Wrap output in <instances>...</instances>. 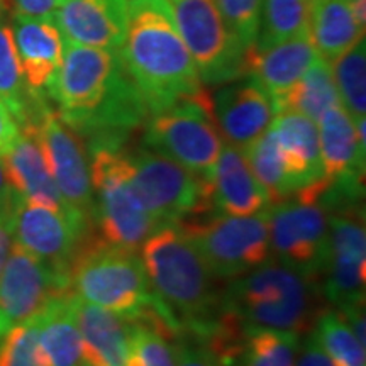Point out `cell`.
Masks as SVG:
<instances>
[{"label":"cell","instance_id":"obj_37","mask_svg":"<svg viewBox=\"0 0 366 366\" xmlns=\"http://www.w3.org/2000/svg\"><path fill=\"white\" fill-rule=\"evenodd\" d=\"M177 341V366H221L212 351L204 342L189 336H178Z\"/></svg>","mask_w":366,"mask_h":366},{"label":"cell","instance_id":"obj_28","mask_svg":"<svg viewBox=\"0 0 366 366\" xmlns=\"http://www.w3.org/2000/svg\"><path fill=\"white\" fill-rule=\"evenodd\" d=\"M126 366H177V341L157 307L132 319Z\"/></svg>","mask_w":366,"mask_h":366},{"label":"cell","instance_id":"obj_9","mask_svg":"<svg viewBox=\"0 0 366 366\" xmlns=\"http://www.w3.org/2000/svg\"><path fill=\"white\" fill-rule=\"evenodd\" d=\"M327 180L268 207L269 258L320 278L329 254V212L320 194Z\"/></svg>","mask_w":366,"mask_h":366},{"label":"cell","instance_id":"obj_10","mask_svg":"<svg viewBox=\"0 0 366 366\" xmlns=\"http://www.w3.org/2000/svg\"><path fill=\"white\" fill-rule=\"evenodd\" d=\"M204 85L246 75V48L231 33L216 0H167Z\"/></svg>","mask_w":366,"mask_h":366},{"label":"cell","instance_id":"obj_4","mask_svg":"<svg viewBox=\"0 0 366 366\" xmlns=\"http://www.w3.org/2000/svg\"><path fill=\"white\" fill-rule=\"evenodd\" d=\"M219 312L248 329L304 332L315 322L319 278L274 259L241 274L221 294Z\"/></svg>","mask_w":366,"mask_h":366},{"label":"cell","instance_id":"obj_24","mask_svg":"<svg viewBox=\"0 0 366 366\" xmlns=\"http://www.w3.org/2000/svg\"><path fill=\"white\" fill-rule=\"evenodd\" d=\"M269 131L277 139L297 190L300 192L326 180L320 158L319 129L312 119L294 111H280L274 114Z\"/></svg>","mask_w":366,"mask_h":366},{"label":"cell","instance_id":"obj_23","mask_svg":"<svg viewBox=\"0 0 366 366\" xmlns=\"http://www.w3.org/2000/svg\"><path fill=\"white\" fill-rule=\"evenodd\" d=\"M76 324H79L84 365L126 366L132 319L99 305L73 297Z\"/></svg>","mask_w":366,"mask_h":366},{"label":"cell","instance_id":"obj_11","mask_svg":"<svg viewBox=\"0 0 366 366\" xmlns=\"http://www.w3.org/2000/svg\"><path fill=\"white\" fill-rule=\"evenodd\" d=\"M127 157L137 195L162 227L180 222L192 214L212 210L204 183L172 158L146 146L127 151Z\"/></svg>","mask_w":366,"mask_h":366},{"label":"cell","instance_id":"obj_30","mask_svg":"<svg viewBox=\"0 0 366 366\" xmlns=\"http://www.w3.org/2000/svg\"><path fill=\"white\" fill-rule=\"evenodd\" d=\"M299 347L297 332L248 329L229 366H295Z\"/></svg>","mask_w":366,"mask_h":366},{"label":"cell","instance_id":"obj_1","mask_svg":"<svg viewBox=\"0 0 366 366\" xmlns=\"http://www.w3.org/2000/svg\"><path fill=\"white\" fill-rule=\"evenodd\" d=\"M46 95L89 149L122 148L149 116L143 95L114 49L65 43L61 65Z\"/></svg>","mask_w":366,"mask_h":366},{"label":"cell","instance_id":"obj_21","mask_svg":"<svg viewBox=\"0 0 366 366\" xmlns=\"http://www.w3.org/2000/svg\"><path fill=\"white\" fill-rule=\"evenodd\" d=\"M12 36L27 86L36 94L44 95L61 65L63 51H65V39L61 31L53 16H16Z\"/></svg>","mask_w":366,"mask_h":366},{"label":"cell","instance_id":"obj_2","mask_svg":"<svg viewBox=\"0 0 366 366\" xmlns=\"http://www.w3.org/2000/svg\"><path fill=\"white\" fill-rule=\"evenodd\" d=\"M119 54L149 114L205 90L167 0H129Z\"/></svg>","mask_w":366,"mask_h":366},{"label":"cell","instance_id":"obj_13","mask_svg":"<svg viewBox=\"0 0 366 366\" xmlns=\"http://www.w3.org/2000/svg\"><path fill=\"white\" fill-rule=\"evenodd\" d=\"M71 292L70 277L14 244L0 273V334Z\"/></svg>","mask_w":366,"mask_h":366},{"label":"cell","instance_id":"obj_22","mask_svg":"<svg viewBox=\"0 0 366 366\" xmlns=\"http://www.w3.org/2000/svg\"><path fill=\"white\" fill-rule=\"evenodd\" d=\"M317 58L309 34L297 36L263 49L251 48L246 54V75L259 81L277 109V104Z\"/></svg>","mask_w":366,"mask_h":366},{"label":"cell","instance_id":"obj_15","mask_svg":"<svg viewBox=\"0 0 366 366\" xmlns=\"http://www.w3.org/2000/svg\"><path fill=\"white\" fill-rule=\"evenodd\" d=\"M11 219L14 244L66 274L81 239L94 229L70 214L29 202L14 192Z\"/></svg>","mask_w":366,"mask_h":366},{"label":"cell","instance_id":"obj_42","mask_svg":"<svg viewBox=\"0 0 366 366\" xmlns=\"http://www.w3.org/2000/svg\"><path fill=\"white\" fill-rule=\"evenodd\" d=\"M350 11L353 14V19L361 31L365 33L366 26V0H346Z\"/></svg>","mask_w":366,"mask_h":366},{"label":"cell","instance_id":"obj_14","mask_svg":"<svg viewBox=\"0 0 366 366\" xmlns=\"http://www.w3.org/2000/svg\"><path fill=\"white\" fill-rule=\"evenodd\" d=\"M365 210L358 204L345 205L329 212V254L322 292L336 309L365 302Z\"/></svg>","mask_w":366,"mask_h":366},{"label":"cell","instance_id":"obj_6","mask_svg":"<svg viewBox=\"0 0 366 366\" xmlns=\"http://www.w3.org/2000/svg\"><path fill=\"white\" fill-rule=\"evenodd\" d=\"M89 151L95 229L105 241L139 251L144 241L162 226L137 195L127 151L111 146Z\"/></svg>","mask_w":366,"mask_h":366},{"label":"cell","instance_id":"obj_38","mask_svg":"<svg viewBox=\"0 0 366 366\" xmlns=\"http://www.w3.org/2000/svg\"><path fill=\"white\" fill-rule=\"evenodd\" d=\"M295 366H336L319 345L314 334H309L307 340L300 342L299 353L295 358Z\"/></svg>","mask_w":366,"mask_h":366},{"label":"cell","instance_id":"obj_31","mask_svg":"<svg viewBox=\"0 0 366 366\" xmlns=\"http://www.w3.org/2000/svg\"><path fill=\"white\" fill-rule=\"evenodd\" d=\"M242 151H244V157L248 159L254 177L267 190L272 204L290 199L299 192L294 178L287 170L285 159L282 157V151L269 127Z\"/></svg>","mask_w":366,"mask_h":366},{"label":"cell","instance_id":"obj_29","mask_svg":"<svg viewBox=\"0 0 366 366\" xmlns=\"http://www.w3.org/2000/svg\"><path fill=\"white\" fill-rule=\"evenodd\" d=\"M340 94L334 84L329 61L317 58L300 76L299 81L287 92L285 97L277 104L274 114L280 111H294L317 122L327 109L340 105Z\"/></svg>","mask_w":366,"mask_h":366},{"label":"cell","instance_id":"obj_34","mask_svg":"<svg viewBox=\"0 0 366 366\" xmlns=\"http://www.w3.org/2000/svg\"><path fill=\"white\" fill-rule=\"evenodd\" d=\"M332 76L340 94L341 105L353 121L366 116V44L361 39L350 51L342 53L334 61Z\"/></svg>","mask_w":366,"mask_h":366},{"label":"cell","instance_id":"obj_40","mask_svg":"<svg viewBox=\"0 0 366 366\" xmlns=\"http://www.w3.org/2000/svg\"><path fill=\"white\" fill-rule=\"evenodd\" d=\"M61 0H12L16 16L49 17L56 11Z\"/></svg>","mask_w":366,"mask_h":366},{"label":"cell","instance_id":"obj_36","mask_svg":"<svg viewBox=\"0 0 366 366\" xmlns=\"http://www.w3.org/2000/svg\"><path fill=\"white\" fill-rule=\"evenodd\" d=\"M231 33L249 51L256 43L262 16V0H216Z\"/></svg>","mask_w":366,"mask_h":366},{"label":"cell","instance_id":"obj_8","mask_svg":"<svg viewBox=\"0 0 366 366\" xmlns=\"http://www.w3.org/2000/svg\"><path fill=\"white\" fill-rule=\"evenodd\" d=\"M267 210L254 216L204 210L182 219L177 226L194 242L214 277L234 280L269 259Z\"/></svg>","mask_w":366,"mask_h":366},{"label":"cell","instance_id":"obj_12","mask_svg":"<svg viewBox=\"0 0 366 366\" xmlns=\"http://www.w3.org/2000/svg\"><path fill=\"white\" fill-rule=\"evenodd\" d=\"M34 127L54 183L68 209L81 222L94 226V187L84 139L49 105Z\"/></svg>","mask_w":366,"mask_h":366},{"label":"cell","instance_id":"obj_16","mask_svg":"<svg viewBox=\"0 0 366 366\" xmlns=\"http://www.w3.org/2000/svg\"><path fill=\"white\" fill-rule=\"evenodd\" d=\"M317 122L320 158L329 189L337 199L360 202L365 185L366 149L360 146L355 121L340 104L327 109Z\"/></svg>","mask_w":366,"mask_h":366},{"label":"cell","instance_id":"obj_26","mask_svg":"<svg viewBox=\"0 0 366 366\" xmlns=\"http://www.w3.org/2000/svg\"><path fill=\"white\" fill-rule=\"evenodd\" d=\"M0 102L9 109L21 129L38 124L48 107L44 95L36 94L26 84L7 17L0 19Z\"/></svg>","mask_w":366,"mask_h":366},{"label":"cell","instance_id":"obj_27","mask_svg":"<svg viewBox=\"0 0 366 366\" xmlns=\"http://www.w3.org/2000/svg\"><path fill=\"white\" fill-rule=\"evenodd\" d=\"M309 38L317 54L334 61L365 39L346 0H309Z\"/></svg>","mask_w":366,"mask_h":366},{"label":"cell","instance_id":"obj_45","mask_svg":"<svg viewBox=\"0 0 366 366\" xmlns=\"http://www.w3.org/2000/svg\"><path fill=\"white\" fill-rule=\"evenodd\" d=\"M0 340H2V334H0Z\"/></svg>","mask_w":366,"mask_h":366},{"label":"cell","instance_id":"obj_35","mask_svg":"<svg viewBox=\"0 0 366 366\" xmlns=\"http://www.w3.org/2000/svg\"><path fill=\"white\" fill-rule=\"evenodd\" d=\"M38 319L16 324L0 340V366H44L38 345Z\"/></svg>","mask_w":366,"mask_h":366},{"label":"cell","instance_id":"obj_33","mask_svg":"<svg viewBox=\"0 0 366 366\" xmlns=\"http://www.w3.org/2000/svg\"><path fill=\"white\" fill-rule=\"evenodd\" d=\"M312 334L336 366H366V347L356 340L340 310H320Z\"/></svg>","mask_w":366,"mask_h":366},{"label":"cell","instance_id":"obj_32","mask_svg":"<svg viewBox=\"0 0 366 366\" xmlns=\"http://www.w3.org/2000/svg\"><path fill=\"white\" fill-rule=\"evenodd\" d=\"M309 34V0H262L254 49Z\"/></svg>","mask_w":366,"mask_h":366},{"label":"cell","instance_id":"obj_25","mask_svg":"<svg viewBox=\"0 0 366 366\" xmlns=\"http://www.w3.org/2000/svg\"><path fill=\"white\" fill-rule=\"evenodd\" d=\"M73 297V292L59 295L36 314L39 355L44 366H84V346Z\"/></svg>","mask_w":366,"mask_h":366},{"label":"cell","instance_id":"obj_5","mask_svg":"<svg viewBox=\"0 0 366 366\" xmlns=\"http://www.w3.org/2000/svg\"><path fill=\"white\" fill-rule=\"evenodd\" d=\"M70 288L79 299L134 319L154 305L148 274L137 251L105 241L90 229L68 268Z\"/></svg>","mask_w":366,"mask_h":366},{"label":"cell","instance_id":"obj_20","mask_svg":"<svg viewBox=\"0 0 366 366\" xmlns=\"http://www.w3.org/2000/svg\"><path fill=\"white\" fill-rule=\"evenodd\" d=\"M0 159H2L4 172H6L7 182L14 194L29 200V202L61 210V212L79 219L68 209L59 194L34 126L22 127L16 143Z\"/></svg>","mask_w":366,"mask_h":366},{"label":"cell","instance_id":"obj_3","mask_svg":"<svg viewBox=\"0 0 366 366\" xmlns=\"http://www.w3.org/2000/svg\"><path fill=\"white\" fill-rule=\"evenodd\" d=\"M141 248L154 307L175 337L207 332L217 317L221 294L194 242L177 224H167Z\"/></svg>","mask_w":366,"mask_h":366},{"label":"cell","instance_id":"obj_46","mask_svg":"<svg viewBox=\"0 0 366 366\" xmlns=\"http://www.w3.org/2000/svg\"><path fill=\"white\" fill-rule=\"evenodd\" d=\"M84 366H89V365H84Z\"/></svg>","mask_w":366,"mask_h":366},{"label":"cell","instance_id":"obj_43","mask_svg":"<svg viewBox=\"0 0 366 366\" xmlns=\"http://www.w3.org/2000/svg\"><path fill=\"white\" fill-rule=\"evenodd\" d=\"M11 200H12V189L7 182L6 172H4L2 159H0V210L9 207V205H11Z\"/></svg>","mask_w":366,"mask_h":366},{"label":"cell","instance_id":"obj_41","mask_svg":"<svg viewBox=\"0 0 366 366\" xmlns=\"http://www.w3.org/2000/svg\"><path fill=\"white\" fill-rule=\"evenodd\" d=\"M12 246H14L12 219H11V205H9V207L0 210V273H2V268L7 262V256L11 253Z\"/></svg>","mask_w":366,"mask_h":366},{"label":"cell","instance_id":"obj_18","mask_svg":"<svg viewBox=\"0 0 366 366\" xmlns=\"http://www.w3.org/2000/svg\"><path fill=\"white\" fill-rule=\"evenodd\" d=\"M127 12L129 0H61L53 19L65 43L119 51Z\"/></svg>","mask_w":366,"mask_h":366},{"label":"cell","instance_id":"obj_19","mask_svg":"<svg viewBox=\"0 0 366 366\" xmlns=\"http://www.w3.org/2000/svg\"><path fill=\"white\" fill-rule=\"evenodd\" d=\"M210 209L227 216H254L272 205V200L254 177L244 151L222 144L210 178L205 183Z\"/></svg>","mask_w":366,"mask_h":366},{"label":"cell","instance_id":"obj_17","mask_svg":"<svg viewBox=\"0 0 366 366\" xmlns=\"http://www.w3.org/2000/svg\"><path fill=\"white\" fill-rule=\"evenodd\" d=\"M217 127L229 144L244 149L268 129L274 117V105L251 75L226 81L212 100Z\"/></svg>","mask_w":366,"mask_h":366},{"label":"cell","instance_id":"obj_44","mask_svg":"<svg viewBox=\"0 0 366 366\" xmlns=\"http://www.w3.org/2000/svg\"><path fill=\"white\" fill-rule=\"evenodd\" d=\"M9 11V0H0V19H6Z\"/></svg>","mask_w":366,"mask_h":366},{"label":"cell","instance_id":"obj_7","mask_svg":"<svg viewBox=\"0 0 366 366\" xmlns=\"http://www.w3.org/2000/svg\"><path fill=\"white\" fill-rule=\"evenodd\" d=\"M143 143L182 164L205 185L222 148L207 90L151 112L144 122Z\"/></svg>","mask_w":366,"mask_h":366},{"label":"cell","instance_id":"obj_39","mask_svg":"<svg viewBox=\"0 0 366 366\" xmlns=\"http://www.w3.org/2000/svg\"><path fill=\"white\" fill-rule=\"evenodd\" d=\"M19 132L21 127L16 122V119L9 112L6 105L0 102V158L9 153V149L12 148L16 139L19 137Z\"/></svg>","mask_w":366,"mask_h":366}]
</instances>
